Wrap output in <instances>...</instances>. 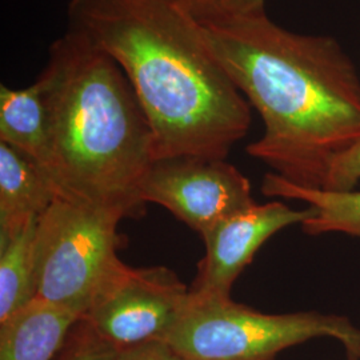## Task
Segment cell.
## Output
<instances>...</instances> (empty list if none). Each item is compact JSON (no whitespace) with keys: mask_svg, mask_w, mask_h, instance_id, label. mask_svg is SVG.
I'll return each mask as SVG.
<instances>
[{"mask_svg":"<svg viewBox=\"0 0 360 360\" xmlns=\"http://www.w3.org/2000/svg\"><path fill=\"white\" fill-rule=\"evenodd\" d=\"M202 27L264 123L247 153L296 186L324 188L335 160L360 141V77L339 41L288 31L266 11Z\"/></svg>","mask_w":360,"mask_h":360,"instance_id":"6da1fadb","label":"cell"},{"mask_svg":"<svg viewBox=\"0 0 360 360\" xmlns=\"http://www.w3.org/2000/svg\"><path fill=\"white\" fill-rule=\"evenodd\" d=\"M68 30L115 60L147 116L154 160L226 159L251 108L180 0H71Z\"/></svg>","mask_w":360,"mask_h":360,"instance_id":"7a4b0ae2","label":"cell"},{"mask_svg":"<svg viewBox=\"0 0 360 360\" xmlns=\"http://www.w3.org/2000/svg\"><path fill=\"white\" fill-rule=\"evenodd\" d=\"M38 79L49 111L46 172L58 196L120 220L144 215L141 183L154 162V141L123 70L67 30Z\"/></svg>","mask_w":360,"mask_h":360,"instance_id":"3957f363","label":"cell"},{"mask_svg":"<svg viewBox=\"0 0 360 360\" xmlns=\"http://www.w3.org/2000/svg\"><path fill=\"white\" fill-rule=\"evenodd\" d=\"M333 338L360 359V330L340 315L318 311L263 314L229 299L190 294L179 319L162 339L193 360H276L287 348Z\"/></svg>","mask_w":360,"mask_h":360,"instance_id":"277c9868","label":"cell"},{"mask_svg":"<svg viewBox=\"0 0 360 360\" xmlns=\"http://www.w3.org/2000/svg\"><path fill=\"white\" fill-rule=\"evenodd\" d=\"M120 221L58 196L37 226V297L82 318L119 260Z\"/></svg>","mask_w":360,"mask_h":360,"instance_id":"5b68a950","label":"cell"},{"mask_svg":"<svg viewBox=\"0 0 360 360\" xmlns=\"http://www.w3.org/2000/svg\"><path fill=\"white\" fill-rule=\"evenodd\" d=\"M188 299L190 287L168 267L136 269L119 259L82 318L120 351L162 340Z\"/></svg>","mask_w":360,"mask_h":360,"instance_id":"8992f818","label":"cell"},{"mask_svg":"<svg viewBox=\"0 0 360 360\" xmlns=\"http://www.w3.org/2000/svg\"><path fill=\"white\" fill-rule=\"evenodd\" d=\"M155 203L203 236L217 223L257 203L250 180L226 159L175 156L154 160L141 183Z\"/></svg>","mask_w":360,"mask_h":360,"instance_id":"52a82bcc","label":"cell"},{"mask_svg":"<svg viewBox=\"0 0 360 360\" xmlns=\"http://www.w3.org/2000/svg\"><path fill=\"white\" fill-rule=\"evenodd\" d=\"M314 210H294L282 202L254 203L220 220L202 236L206 254L198 266L190 294L200 299H229L232 285L257 250L276 232L303 224Z\"/></svg>","mask_w":360,"mask_h":360,"instance_id":"ba28073f","label":"cell"},{"mask_svg":"<svg viewBox=\"0 0 360 360\" xmlns=\"http://www.w3.org/2000/svg\"><path fill=\"white\" fill-rule=\"evenodd\" d=\"M80 316L34 299L0 323V360H53Z\"/></svg>","mask_w":360,"mask_h":360,"instance_id":"9c48e42d","label":"cell"},{"mask_svg":"<svg viewBox=\"0 0 360 360\" xmlns=\"http://www.w3.org/2000/svg\"><path fill=\"white\" fill-rule=\"evenodd\" d=\"M56 198L53 181L37 160L0 142V235L38 220Z\"/></svg>","mask_w":360,"mask_h":360,"instance_id":"30bf717a","label":"cell"},{"mask_svg":"<svg viewBox=\"0 0 360 360\" xmlns=\"http://www.w3.org/2000/svg\"><path fill=\"white\" fill-rule=\"evenodd\" d=\"M0 142L31 156L44 169L47 167L49 111L39 79L22 90L0 86Z\"/></svg>","mask_w":360,"mask_h":360,"instance_id":"8fae6325","label":"cell"},{"mask_svg":"<svg viewBox=\"0 0 360 360\" xmlns=\"http://www.w3.org/2000/svg\"><path fill=\"white\" fill-rule=\"evenodd\" d=\"M262 193L299 200L314 210L311 218L302 224V230L311 236L340 232L360 239V191H331L307 188L283 179L275 172L262 180Z\"/></svg>","mask_w":360,"mask_h":360,"instance_id":"7c38bea8","label":"cell"},{"mask_svg":"<svg viewBox=\"0 0 360 360\" xmlns=\"http://www.w3.org/2000/svg\"><path fill=\"white\" fill-rule=\"evenodd\" d=\"M38 220L0 235V323L37 299Z\"/></svg>","mask_w":360,"mask_h":360,"instance_id":"4fadbf2b","label":"cell"},{"mask_svg":"<svg viewBox=\"0 0 360 360\" xmlns=\"http://www.w3.org/2000/svg\"><path fill=\"white\" fill-rule=\"evenodd\" d=\"M119 349L104 340L90 323L80 318L56 360H116Z\"/></svg>","mask_w":360,"mask_h":360,"instance_id":"5bb4252c","label":"cell"},{"mask_svg":"<svg viewBox=\"0 0 360 360\" xmlns=\"http://www.w3.org/2000/svg\"><path fill=\"white\" fill-rule=\"evenodd\" d=\"M200 25L264 13V0H180Z\"/></svg>","mask_w":360,"mask_h":360,"instance_id":"9a60e30c","label":"cell"},{"mask_svg":"<svg viewBox=\"0 0 360 360\" xmlns=\"http://www.w3.org/2000/svg\"><path fill=\"white\" fill-rule=\"evenodd\" d=\"M360 181V141L340 155L330 169L324 190L351 191Z\"/></svg>","mask_w":360,"mask_h":360,"instance_id":"2e32d148","label":"cell"},{"mask_svg":"<svg viewBox=\"0 0 360 360\" xmlns=\"http://www.w3.org/2000/svg\"><path fill=\"white\" fill-rule=\"evenodd\" d=\"M116 360H193L163 340H153L139 346L120 349Z\"/></svg>","mask_w":360,"mask_h":360,"instance_id":"e0dca14e","label":"cell"},{"mask_svg":"<svg viewBox=\"0 0 360 360\" xmlns=\"http://www.w3.org/2000/svg\"><path fill=\"white\" fill-rule=\"evenodd\" d=\"M348 360H360V359H351V358H348Z\"/></svg>","mask_w":360,"mask_h":360,"instance_id":"ac0fdd59","label":"cell"}]
</instances>
